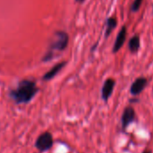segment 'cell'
Here are the masks:
<instances>
[{
	"instance_id": "7a4b0ae2",
	"label": "cell",
	"mask_w": 153,
	"mask_h": 153,
	"mask_svg": "<svg viewBox=\"0 0 153 153\" xmlns=\"http://www.w3.org/2000/svg\"><path fill=\"white\" fill-rule=\"evenodd\" d=\"M68 35L65 32H57L54 36V40L51 44L50 50L47 52V55L44 57L43 60L51 59L53 56V52L62 51L68 45Z\"/></svg>"
},
{
	"instance_id": "ba28073f",
	"label": "cell",
	"mask_w": 153,
	"mask_h": 153,
	"mask_svg": "<svg viewBox=\"0 0 153 153\" xmlns=\"http://www.w3.org/2000/svg\"><path fill=\"white\" fill-rule=\"evenodd\" d=\"M66 62H60L56 64L53 68H51V69H50L44 76H43V79L45 80H50L51 79H53L54 76L63 68V67L65 66Z\"/></svg>"
},
{
	"instance_id": "52a82bcc",
	"label": "cell",
	"mask_w": 153,
	"mask_h": 153,
	"mask_svg": "<svg viewBox=\"0 0 153 153\" xmlns=\"http://www.w3.org/2000/svg\"><path fill=\"white\" fill-rule=\"evenodd\" d=\"M114 86H115V80L114 79H107L105 81L102 88V98L104 99V101L106 102L111 97Z\"/></svg>"
},
{
	"instance_id": "9c48e42d",
	"label": "cell",
	"mask_w": 153,
	"mask_h": 153,
	"mask_svg": "<svg viewBox=\"0 0 153 153\" xmlns=\"http://www.w3.org/2000/svg\"><path fill=\"white\" fill-rule=\"evenodd\" d=\"M129 51L132 53H136L140 48V39L139 35H133L128 42Z\"/></svg>"
},
{
	"instance_id": "30bf717a",
	"label": "cell",
	"mask_w": 153,
	"mask_h": 153,
	"mask_svg": "<svg viewBox=\"0 0 153 153\" xmlns=\"http://www.w3.org/2000/svg\"><path fill=\"white\" fill-rule=\"evenodd\" d=\"M116 26H117V20H116V18L115 17H109L106 20V30H105V36L107 38L112 33V32L116 28Z\"/></svg>"
},
{
	"instance_id": "7c38bea8",
	"label": "cell",
	"mask_w": 153,
	"mask_h": 153,
	"mask_svg": "<svg viewBox=\"0 0 153 153\" xmlns=\"http://www.w3.org/2000/svg\"><path fill=\"white\" fill-rule=\"evenodd\" d=\"M142 153H151V151L150 150H144Z\"/></svg>"
},
{
	"instance_id": "8992f818",
	"label": "cell",
	"mask_w": 153,
	"mask_h": 153,
	"mask_svg": "<svg viewBox=\"0 0 153 153\" xmlns=\"http://www.w3.org/2000/svg\"><path fill=\"white\" fill-rule=\"evenodd\" d=\"M126 37H127V27L125 25H123L120 32L117 34L116 40L114 42V47H113V52L116 53L120 51V49L123 46L125 41H126Z\"/></svg>"
},
{
	"instance_id": "6da1fadb",
	"label": "cell",
	"mask_w": 153,
	"mask_h": 153,
	"mask_svg": "<svg viewBox=\"0 0 153 153\" xmlns=\"http://www.w3.org/2000/svg\"><path fill=\"white\" fill-rule=\"evenodd\" d=\"M38 92V88L34 82L31 80H23L18 87L10 93L11 98L16 104L29 103Z\"/></svg>"
},
{
	"instance_id": "5b68a950",
	"label": "cell",
	"mask_w": 153,
	"mask_h": 153,
	"mask_svg": "<svg viewBox=\"0 0 153 153\" xmlns=\"http://www.w3.org/2000/svg\"><path fill=\"white\" fill-rule=\"evenodd\" d=\"M135 117H136V114H135V110L133 109V107L132 106L125 107L122 114V118H121L122 128L123 130L128 128V126L135 121Z\"/></svg>"
},
{
	"instance_id": "3957f363",
	"label": "cell",
	"mask_w": 153,
	"mask_h": 153,
	"mask_svg": "<svg viewBox=\"0 0 153 153\" xmlns=\"http://www.w3.org/2000/svg\"><path fill=\"white\" fill-rule=\"evenodd\" d=\"M53 145V138L51 133L46 131L42 133L35 141V147L40 151H46L51 149Z\"/></svg>"
},
{
	"instance_id": "8fae6325",
	"label": "cell",
	"mask_w": 153,
	"mask_h": 153,
	"mask_svg": "<svg viewBox=\"0 0 153 153\" xmlns=\"http://www.w3.org/2000/svg\"><path fill=\"white\" fill-rule=\"evenodd\" d=\"M143 2V0H133V2L131 6V12H138L141 7V4Z\"/></svg>"
},
{
	"instance_id": "277c9868",
	"label": "cell",
	"mask_w": 153,
	"mask_h": 153,
	"mask_svg": "<svg viewBox=\"0 0 153 153\" xmlns=\"http://www.w3.org/2000/svg\"><path fill=\"white\" fill-rule=\"evenodd\" d=\"M148 83H149L148 79L146 78H144V76H140V78H137L132 82V84L131 85V88H130L131 95L133 96V97L139 96L145 89Z\"/></svg>"
}]
</instances>
